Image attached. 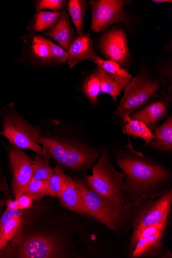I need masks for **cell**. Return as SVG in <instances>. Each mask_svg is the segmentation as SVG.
Wrapping results in <instances>:
<instances>
[{
	"label": "cell",
	"mask_w": 172,
	"mask_h": 258,
	"mask_svg": "<svg viewBox=\"0 0 172 258\" xmlns=\"http://www.w3.org/2000/svg\"><path fill=\"white\" fill-rule=\"evenodd\" d=\"M152 2L155 3H160V4L166 3H170V4L172 3V2L171 1V0H170V1H169V0H153V1H152Z\"/></svg>",
	"instance_id": "obj_35"
},
{
	"label": "cell",
	"mask_w": 172,
	"mask_h": 258,
	"mask_svg": "<svg viewBox=\"0 0 172 258\" xmlns=\"http://www.w3.org/2000/svg\"><path fill=\"white\" fill-rule=\"evenodd\" d=\"M123 119L128 122L124 130L127 134L142 139L146 144H150L155 139L154 134L144 123L133 120L128 115Z\"/></svg>",
	"instance_id": "obj_21"
},
{
	"label": "cell",
	"mask_w": 172,
	"mask_h": 258,
	"mask_svg": "<svg viewBox=\"0 0 172 258\" xmlns=\"http://www.w3.org/2000/svg\"><path fill=\"white\" fill-rule=\"evenodd\" d=\"M92 9L91 29L101 32L119 22L128 24L129 16L124 11L126 2L122 0L89 1Z\"/></svg>",
	"instance_id": "obj_9"
},
{
	"label": "cell",
	"mask_w": 172,
	"mask_h": 258,
	"mask_svg": "<svg viewBox=\"0 0 172 258\" xmlns=\"http://www.w3.org/2000/svg\"><path fill=\"white\" fill-rule=\"evenodd\" d=\"M75 181L81 194L85 215L93 217L113 231L124 226L126 210L97 194L86 182L80 179Z\"/></svg>",
	"instance_id": "obj_5"
},
{
	"label": "cell",
	"mask_w": 172,
	"mask_h": 258,
	"mask_svg": "<svg viewBox=\"0 0 172 258\" xmlns=\"http://www.w3.org/2000/svg\"><path fill=\"white\" fill-rule=\"evenodd\" d=\"M2 207H1V208H0V217H1V216H2Z\"/></svg>",
	"instance_id": "obj_37"
},
{
	"label": "cell",
	"mask_w": 172,
	"mask_h": 258,
	"mask_svg": "<svg viewBox=\"0 0 172 258\" xmlns=\"http://www.w3.org/2000/svg\"><path fill=\"white\" fill-rule=\"evenodd\" d=\"M9 157L15 194L21 192L31 180L34 160L21 149L12 145L9 150Z\"/></svg>",
	"instance_id": "obj_10"
},
{
	"label": "cell",
	"mask_w": 172,
	"mask_h": 258,
	"mask_svg": "<svg viewBox=\"0 0 172 258\" xmlns=\"http://www.w3.org/2000/svg\"><path fill=\"white\" fill-rule=\"evenodd\" d=\"M32 198L34 201H40L48 196L45 181L31 179L22 191Z\"/></svg>",
	"instance_id": "obj_26"
},
{
	"label": "cell",
	"mask_w": 172,
	"mask_h": 258,
	"mask_svg": "<svg viewBox=\"0 0 172 258\" xmlns=\"http://www.w3.org/2000/svg\"><path fill=\"white\" fill-rule=\"evenodd\" d=\"M83 90L92 104L95 105L101 90V86L99 79L94 74L87 79L84 85Z\"/></svg>",
	"instance_id": "obj_27"
},
{
	"label": "cell",
	"mask_w": 172,
	"mask_h": 258,
	"mask_svg": "<svg viewBox=\"0 0 172 258\" xmlns=\"http://www.w3.org/2000/svg\"><path fill=\"white\" fill-rule=\"evenodd\" d=\"M2 115V112L1 110H0V118H1ZM1 134H2V132H1V131H0V135H1Z\"/></svg>",
	"instance_id": "obj_36"
},
{
	"label": "cell",
	"mask_w": 172,
	"mask_h": 258,
	"mask_svg": "<svg viewBox=\"0 0 172 258\" xmlns=\"http://www.w3.org/2000/svg\"><path fill=\"white\" fill-rule=\"evenodd\" d=\"M166 224L167 222H163L145 228L139 234L137 241L143 238L153 235V234L161 230L165 229Z\"/></svg>",
	"instance_id": "obj_31"
},
{
	"label": "cell",
	"mask_w": 172,
	"mask_h": 258,
	"mask_svg": "<svg viewBox=\"0 0 172 258\" xmlns=\"http://www.w3.org/2000/svg\"><path fill=\"white\" fill-rule=\"evenodd\" d=\"M44 36L53 38L62 48L69 51L70 45L75 36V32L72 29L69 17L65 11H62L56 24L45 33Z\"/></svg>",
	"instance_id": "obj_13"
},
{
	"label": "cell",
	"mask_w": 172,
	"mask_h": 258,
	"mask_svg": "<svg viewBox=\"0 0 172 258\" xmlns=\"http://www.w3.org/2000/svg\"><path fill=\"white\" fill-rule=\"evenodd\" d=\"M92 60L97 66L103 68L119 84L122 90L125 89L130 83L132 76L116 62L105 60L96 54Z\"/></svg>",
	"instance_id": "obj_16"
},
{
	"label": "cell",
	"mask_w": 172,
	"mask_h": 258,
	"mask_svg": "<svg viewBox=\"0 0 172 258\" xmlns=\"http://www.w3.org/2000/svg\"><path fill=\"white\" fill-rule=\"evenodd\" d=\"M166 110L167 107L164 103L156 102L135 112L130 118L141 121L146 125L153 126L163 118Z\"/></svg>",
	"instance_id": "obj_14"
},
{
	"label": "cell",
	"mask_w": 172,
	"mask_h": 258,
	"mask_svg": "<svg viewBox=\"0 0 172 258\" xmlns=\"http://www.w3.org/2000/svg\"><path fill=\"white\" fill-rule=\"evenodd\" d=\"M87 6L86 2L82 0H70L68 3L70 15L79 36L83 35V21Z\"/></svg>",
	"instance_id": "obj_23"
},
{
	"label": "cell",
	"mask_w": 172,
	"mask_h": 258,
	"mask_svg": "<svg viewBox=\"0 0 172 258\" xmlns=\"http://www.w3.org/2000/svg\"><path fill=\"white\" fill-rule=\"evenodd\" d=\"M68 53V65L71 68L83 60L92 59L96 54L89 34H83L74 38Z\"/></svg>",
	"instance_id": "obj_12"
},
{
	"label": "cell",
	"mask_w": 172,
	"mask_h": 258,
	"mask_svg": "<svg viewBox=\"0 0 172 258\" xmlns=\"http://www.w3.org/2000/svg\"><path fill=\"white\" fill-rule=\"evenodd\" d=\"M101 49L105 56L121 67L125 66L130 57L127 35L120 29L109 31L102 36Z\"/></svg>",
	"instance_id": "obj_11"
},
{
	"label": "cell",
	"mask_w": 172,
	"mask_h": 258,
	"mask_svg": "<svg viewBox=\"0 0 172 258\" xmlns=\"http://www.w3.org/2000/svg\"><path fill=\"white\" fill-rule=\"evenodd\" d=\"M71 179L61 168L57 167L52 176L45 181L48 196L59 198L65 191Z\"/></svg>",
	"instance_id": "obj_20"
},
{
	"label": "cell",
	"mask_w": 172,
	"mask_h": 258,
	"mask_svg": "<svg viewBox=\"0 0 172 258\" xmlns=\"http://www.w3.org/2000/svg\"><path fill=\"white\" fill-rule=\"evenodd\" d=\"M23 223L8 245L0 250V257L55 258L65 256L60 241L45 234L27 235L23 233Z\"/></svg>",
	"instance_id": "obj_2"
},
{
	"label": "cell",
	"mask_w": 172,
	"mask_h": 258,
	"mask_svg": "<svg viewBox=\"0 0 172 258\" xmlns=\"http://www.w3.org/2000/svg\"><path fill=\"white\" fill-rule=\"evenodd\" d=\"M47 42L50 52V62L65 63L68 61L69 53L67 50L53 43L50 39H47Z\"/></svg>",
	"instance_id": "obj_29"
},
{
	"label": "cell",
	"mask_w": 172,
	"mask_h": 258,
	"mask_svg": "<svg viewBox=\"0 0 172 258\" xmlns=\"http://www.w3.org/2000/svg\"><path fill=\"white\" fill-rule=\"evenodd\" d=\"M34 127L24 119L12 106L3 118V131L5 136L12 146L19 149H29L36 155L42 153L41 147L34 138Z\"/></svg>",
	"instance_id": "obj_6"
},
{
	"label": "cell",
	"mask_w": 172,
	"mask_h": 258,
	"mask_svg": "<svg viewBox=\"0 0 172 258\" xmlns=\"http://www.w3.org/2000/svg\"><path fill=\"white\" fill-rule=\"evenodd\" d=\"M62 11H40L35 17L34 30L42 32L51 29L59 21Z\"/></svg>",
	"instance_id": "obj_24"
},
{
	"label": "cell",
	"mask_w": 172,
	"mask_h": 258,
	"mask_svg": "<svg viewBox=\"0 0 172 258\" xmlns=\"http://www.w3.org/2000/svg\"><path fill=\"white\" fill-rule=\"evenodd\" d=\"M36 142L61 166L73 170L87 169L96 160L98 153L79 143L57 137L42 135L36 128Z\"/></svg>",
	"instance_id": "obj_1"
},
{
	"label": "cell",
	"mask_w": 172,
	"mask_h": 258,
	"mask_svg": "<svg viewBox=\"0 0 172 258\" xmlns=\"http://www.w3.org/2000/svg\"><path fill=\"white\" fill-rule=\"evenodd\" d=\"M9 190V187L7 181V177L0 168V192Z\"/></svg>",
	"instance_id": "obj_34"
},
{
	"label": "cell",
	"mask_w": 172,
	"mask_h": 258,
	"mask_svg": "<svg viewBox=\"0 0 172 258\" xmlns=\"http://www.w3.org/2000/svg\"><path fill=\"white\" fill-rule=\"evenodd\" d=\"M33 48L35 54L45 63L50 62L47 39L40 36H35L33 39Z\"/></svg>",
	"instance_id": "obj_28"
},
{
	"label": "cell",
	"mask_w": 172,
	"mask_h": 258,
	"mask_svg": "<svg viewBox=\"0 0 172 258\" xmlns=\"http://www.w3.org/2000/svg\"><path fill=\"white\" fill-rule=\"evenodd\" d=\"M165 229L161 230L149 237L138 241L132 250L133 257L147 256L160 248Z\"/></svg>",
	"instance_id": "obj_17"
},
{
	"label": "cell",
	"mask_w": 172,
	"mask_h": 258,
	"mask_svg": "<svg viewBox=\"0 0 172 258\" xmlns=\"http://www.w3.org/2000/svg\"><path fill=\"white\" fill-rule=\"evenodd\" d=\"M92 170V175L85 176L86 183L97 194L126 210L123 187L126 175L113 167L107 152L102 151L99 161Z\"/></svg>",
	"instance_id": "obj_3"
},
{
	"label": "cell",
	"mask_w": 172,
	"mask_h": 258,
	"mask_svg": "<svg viewBox=\"0 0 172 258\" xmlns=\"http://www.w3.org/2000/svg\"><path fill=\"white\" fill-rule=\"evenodd\" d=\"M172 203L171 190L144 206L135 218L131 247L132 250L141 231L147 227L167 222Z\"/></svg>",
	"instance_id": "obj_8"
},
{
	"label": "cell",
	"mask_w": 172,
	"mask_h": 258,
	"mask_svg": "<svg viewBox=\"0 0 172 258\" xmlns=\"http://www.w3.org/2000/svg\"><path fill=\"white\" fill-rule=\"evenodd\" d=\"M22 215L15 217L0 230V250L5 248L15 236L23 223Z\"/></svg>",
	"instance_id": "obj_25"
},
{
	"label": "cell",
	"mask_w": 172,
	"mask_h": 258,
	"mask_svg": "<svg viewBox=\"0 0 172 258\" xmlns=\"http://www.w3.org/2000/svg\"><path fill=\"white\" fill-rule=\"evenodd\" d=\"M16 201L18 204L19 209L21 210L29 209L33 204L34 200L31 197L22 192L15 194Z\"/></svg>",
	"instance_id": "obj_33"
},
{
	"label": "cell",
	"mask_w": 172,
	"mask_h": 258,
	"mask_svg": "<svg viewBox=\"0 0 172 258\" xmlns=\"http://www.w3.org/2000/svg\"><path fill=\"white\" fill-rule=\"evenodd\" d=\"M67 209L81 215H85L81 192L75 180L71 179L63 194L58 198Z\"/></svg>",
	"instance_id": "obj_15"
},
{
	"label": "cell",
	"mask_w": 172,
	"mask_h": 258,
	"mask_svg": "<svg viewBox=\"0 0 172 258\" xmlns=\"http://www.w3.org/2000/svg\"><path fill=\"white\" fill-rule=\"evenodd\" d=\"M155 139L150 144L153 148L162 151L172 150V118L169 117L154 132Z\"/></svg>",
	"instance_id": "obj_18"
},
{
	"label": "cell",
	"mask_w": 172,
	"mask_h": 258,
	"mask_svg": "<svg viewBox=\"0 0 172 258\" xmlns=\"http://www.w3.org/2000/svg\"><path fill=\"white\" fill-rule=\"evenodd\" d=\"M99 79L101 89L104 92L109 94L117 102L118 96L121 95L122 90L119 84L101 67L97 66L94 74Z\"/></svg>",
	"instance_id": "obj_22"
},
{
	"label": "cell",
	"mask_w": 172,
	"mask_h": 258,
	"mask_svg": "<svg viewBox=\"0 0 172 258\" xmlns=\"http://www.w3.org/2000/svg\"><path fill=\"white\" fill-rule=\"evenodd\" d=\"M160 81H154L144 76L133 78L125 89V95L121 100L117 114L124 118L126 115L139 109L156 93L161 85Z\"/></svg>",
	"instance_id": "obj_7"
},
{
	"label": "cell",
	"mask_w": 172,
	"mask_h": 258,
	"mask_svg": "<svg viewBox=\"0 0 172 258\" xmlns=\"http://www.w3.org/2000/svg\"><path fill=\"white\" fill-rule=\"evenodd\" d=\"M117 163L126 175L124 191L144 192L164 181L169 173L164 168L136 158L120 157Z\"/></svg>",
	"instance_id": "obj_4"
},
{
	"label": "cell",
	"mask_w": 172,
	"mask_h": 258,
	"mask_svg": "<svg viewBox=\"0 0 172 258\" xmlns=\"http://www.w3.org/2000/svg\"><path fill=\"white\" fill-rule=\"evenodd\" d=\"M21 210L15 209L7 206L5 213L0 217V230L15 217L22 215Z\"/></svg>",
	"instance_id": "obj_32"
},
{
	"label": "cell",
	"mask_w": 172,
	"mask_h": 258,
	"mask_svg": "<svg viewBox=\"0 0 172 258\" xmlns=\"http://www.w3.org/2000/svg\"><path fill=\"white\" fill-rule=\"evenodd\" d=\"M66 4V2L64 0H40L37 3L36 11L39 12L46 9L60 11Z\"/></svg>",
	"instance_id": "obj_30"
},
{
	"label": "cell",
	"mask_w": 172,
	"mask_h": 258,
	"mask_svg": "<svg viewBox=\"0 0 172 258\" xmlns=\"http://www.w3.org/2000/svg\"><path fill=\"white\" fill-rule=\"evenodd\" d=\"M50 157V154L43 149L41 154L36 155L33 165L32 179L45 181L52 176L54 169L49 165Z\"/></svg>",
	"instance_id": "obj_19"
}]
</instances>
